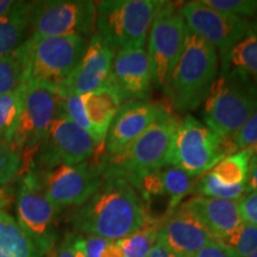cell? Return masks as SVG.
Wrapping results in <instances>:
<instances>
[{"instance_id": "obj_1", "label": "cell", "mask_w": 257, "mask_h": 257, "mask_svg": "<svg viewBox=\"0 0 257 257\" xmlns=\"http://www.w3.org/2000/svg\"><path fill=\"white\" fill-rule=\"evenodd\" d=\"M149 212L134 186L120 176H107L94 194L76 207L70 220L88 236L117 242L143 226Z\"/></svg>"}, {"instance_id": "obj_2", "label": "cell", "mask_w": 257, "mask_h": 257, "mask_svg": "<svg viewBox=\"0 0 257 257\" xmlns=\"http://www.w3.org/2000/svg\"><path fill=\"white\" fill-rule=\"evenodd\" d=\"M218 69L217 50L188 30L181 56L163 87L174 111L188 113L205 102L219 74Z\"/></svg>"}, {"instance_id": "obj_3", "label": "cell", "mask_w": 257, "mask_h": 257, "mask_svg": "<svg viewBox=\"0 0 257 257\" xmlns=\"http://www.w3.org/2000/svg\"><path fill=\"white\" fill-rule=\"evenodd\" d=\"M80 36H31L16 49L22 83L57 89L69 78L87 48Z\"/></svg>"}, {"instance_id": "obj_4", "label": "cell", "mask_w": 257, "mask_h": 257, "mask_svg": "<svg viewBox=\"0 0 257 257\" xmlns=\"http://www.w3.org/2000/svg\"><path fill=\"white\" fill-rule=\"evenodd\" d=\"M223 64L204 102V121L224 138L238 133L257 112V85L239 69Z\"/></svg>"}, {"instance_id": "obj_5", "label": "cell", "mask_w": 257, "mask_h": 257, "mask_svg": "<svg viewBox=\"0 0 257 257\" xmlns=\"http://www.w3.org/2000/svg\"><path fill=\"white\" fill-rule=\"evenodd\" d=\"M179 119L170 111L154 121L136 140L119 152L100 156L102 176L127 179L168 165V154Z\"/></svg>"}, {"instance_id": "obj_6", "label": "cell", "mask_w": 257, "mask_h": 257, "mask_svg": "<svg viewBox=\"0 0 257 257\" xmlns=\"http://www.w3.org/2000/svg\"><path fill=\"white\" fill-rule=\"evenodd\" d=\"M157 0H104L95 6V34L115 53L144 48Z\"/></svg>"}, {"instance_id": "obj_7", "label": "cell", "mask_w": 257, "mask_h": 257, "mask_svg": "<svg viewBox=\"0 0 257 257\" xmlns=\"http://www.w3.org/2000/svg\"><path fill=\"white\" fill-rule=\"evenodd\" d=\"M226 156L223 137L191 114L179 120L170 143L168 165L200 178Z\"/></svg>"}, {"instance_id": "obj_8", "label": "cell", "mask_w": 257, "mask_h": 257, "mask_svg": "<svg viewBox=\"0 0 257 257\" xmlns=\"http://www.w3.org/2000/svg\"><path fill=\"white\" fill-rule=\"evenodd\" d=\"M187 32V24L180 14V5L159 2L147 40L153 83L157 87H165L184 50Z\"/></svg>"}, {"instance_id": "obj_9", "label": "cell", "mask_w": 257, "mask_h": 257, "mask_svg": "<svg viewBox=\"0 0 257 257\" xmlns=\"http://www.w3.org/2000/svg\"><path fill=\"white\" fill-rule=\"evenodd\" d=\"M91 160L75 166L63 165L30 172L44 197L57 211L70 206L79 207L94 194L104 180L99 161Z\"/></svg>"}, {"instance_id": "obj_10", "label": "cell", "mask_w": 257, "mask_h": 257, "mask_svg": "<svg viewBox=\"0 0 257 257\" xmlns=\"http://www.w3.org/2000/svg\"><path fill=\"white\" fill-rule=\"evenodd\" d=\"M100 152H104V144L74 124L62 112L51 123L40 146L28 153H34L36 159L31 169H49L56 166L79 165Z\"/></svg>"}, {"instance_id": "obj_11", "label": "cell", "mask_w": 257, "mask_h": 257, "mask_svg": "<svg viewBox=\"0 0 257 257\" xmlns=\"http://www.w3.org/2000/svg\"><path fill=\"white\" fill-rule=\"evenodd\" d=\"M95 6L89 0H47L31 3L29 23L32 36H80L95 34Z\"/></svg>"}, {"instance_id": "obj_12", "label": "cell", "mask_w": 257, "mask_h": 257, "mask_svg": "<svg viewBox=\"0 0 257 257\" xmlns=\"http://www.w3.org/2000/svg\"><path fill=\"white\" fill-rule=\"evenodd\" d=\"M60 113L62 96L56 89L23 85V107L10 148L19 155L36 149Z\"/></svg>"}, {"instance_id": "obj_13", "label": "cell", "mask_w": 257, "mask_h": 257, "mask_svg": "<svg viewBox=\"0 0 257 257\" xmlns=\"http://www.w3.org/2000/svg\"><path fill=\"white\" fill-rule=\"evenodd\" d=\"M57 212L38 187L32 172L27 170L16 194L17 223L43 256L55 246Z\"/></svg>"}, {"instance_id": "obj_14", "label": "cell", "mask_w": 257, "mask_h": 257, "mask_svg": "<svg viewBox=\"0 0 257 257\" xmlns=\"http://www.w3.org/2000/svg\"><path fill=\"white\" fill-rule=\"evenodd\" d=\"M188 30L210 43L220 59L229 55L249 31L246 19L230 16L204 5L200 0L180 5Z\"/></svg>"}, {"instance_id": "obj_15", "label": "cell", "mask_w": 257, "mask_h": 257, "mask_svg": "<svg viewBox=\"0 0 257 257\" xmlns=\"http://www.w3.org/2000/svg\"><path fill=\"white\" fill-rule=\"evenodd\" d=\"M114 55L115 51L100 36L94 34L78 66L56 92L61 96L85 95L100 88L110 78Z\"/></svg>"}, {"instance_id": "obj_16", "label": "cell", "mask_w": 257, "mask_h": 257, "mask_svg": "<svg viewBox=\"0 0 257 257\" xmlns=\"http://www.w3.org/2000/svg\"><path fill=\"white\" fill-rule=\"evenodd\" d=\"M168 111L165 105L149 100L123 102L106 135L105 155L119 152L140 137L154 121Z\"/></svg>"}, {"instance_id": "obj_17", "label": "cell", "mask_w": 257, "mask_h": 257, "mask_svg": "<svg viewBox=\"0 0 257 257\" xmlns=\"http://www.w3.org/2000/svg\"><path fill=\"white\" fill-rule=\"evenodd\" d=\"M111 79L123 102L148 100L153 88V74L144 48H128L115 53Z\"/></svg>"}, {"instance_id": "obj_18", "label": "cell", "mask_w": 257, "mask_h": 257, "mask_svg": "<svg viewBox=\"0 0 257 257\" xmlns=\"http://www.w3.org/2000/svg\"><path fill=\"white\" fill-rule=\"evenodd\" d=\"M239 200L194 195L182 202L176 210L189 214L201 224L214 239L221 240L242 224Z\"/></svg>"}, {"instance_id": "obj_19", "label": "cell", "mask_w": 257, "mask_h": 257, "mask_svg": "<svg viewBox=\"0 0 257 257\" xmlns=\"http://www.w3.org/2000/svg\"><path fill=\"white\" fill-rule=\"evenodd\" d=\"M159 238L178 257H193L216 240L194 218L180 210L163 217Z\"/></svg>"}, {"instance_id": "obj_20", "label": "cell", "mask_w": 257, "mask_h": 257, "mask_svg": "<svg viewBox=\"0 0 257 257\" xmlns=\"http://www.w3.org/2000/svg\"><path fill=\"white\" fill-rule=\"evenodd\" d=\"M123 104V99L111 76L100 88L83 95V107L93 137L99 143H105L108 127Z\"/></svg>"}, {"instance_id": "obj_21", "label": "cell", "mask_w": 257, "mask_h": 257, "mask_svg": "<svg viewBox=\"0 0 257 257\" xmlns=\"http://www.w3.org/2000/svg\"><path fill=\"white\" fill-rule=\"evenodd\" d=\"M0 257H43L17 220L4 210H0Z\"/></svg>"}, {"instance_id": "obj_22", "label": "cell", "mask_w": 257, "mask_h": 257, "mask_svg": "<svg viewBox=\"0 0 257 257\" xmlns=\"http://www.w3.org/2000/svg\"><path fill=\"white\" fill-rule=\"evenodd\" d=\"M31 3L19 2L9 15L0 17V57L10 55L19 47L29 24Z\"/></svg>"}, {"instance_id": "obj_23", "label": "cell", "mask_w": 257, "mask_h": 257, "mask_svg": "<svg viewBox=\"0 0 257 257\" xmlns=\"http://www.w3.org/2000/svg\"><path fill=\"white\" fill-rule=\"evenodd\" d=\"M160 178L165 197H168V208L165 214V217H167L181 205L182 200L187 195L194 193L199 178H193L184 170L170 165L160 169Z\"/></svg>"}, {"instance_id": "obj_24", "label": "cell", "mask_w": 257, "mask_h": 257, "mask_svg": "<svg viewBox=\"0 0 257 257\" xmlns=\"http://www.w3.org/2000/svg\"><path fill=\"white\" fill-rule=\"evenodd\" d=\"M162 221L163 217L156 218L149 214L141 229L123 239L117 240L123 257H149L150 251L159 239Z\"/></svg>"}, {"instance_id": "obj_25", "label": "cell", "mask_w": 257, "mask_h": 257, "mask_svg": "<svg viewBox=\"0 0 257 257\" xmlns=\"http://www.w3.org/2000/svg\"><path fill=\"white\" fill-rule=\"evenodd\" d=\"M250 165H251V153L250 149H244L224 157L218 165L213 167L211 172L224 185H245Z\"/></svg>"}, {"instance_id": "obj_26", "label": "cell", "mask_w": 257, "mask_h": 257, "mask_svg": "<svg viewBox=\"0 0 257 257\" xmlns=\"http://www.w3.org/2000/svg\"><path fill=\"white\" fill-rule=\"evenodd\" d=\"M223 63L239 69L257 85V36L248 31L245 37L223 60Z\"/></svg>"}, {"instance_id": "obj_27", "label": "cell", "mask_w": 257, "mask_h": 257, "mask_svg": "<svg viewBox=\"0 0 257 257\" xmlns=\"http://www.w3.org/2000/svg\"><path fill=\"white\" fill-rule=\"evenodd\" d=\"M23 107V83L22 87L10 94L0 95V140L10 144L17 127Z\"/></svg>"}, {"instance_id": "obj_28", "label": "cell", "mask_w": 257, "mask_h": 257, "mask_svg": "<svg viewBox=\"0 0 257 257\" xmlns=\"http://www.w3.org/2000/svg\"><path fill=\"white\" fill-rule=\"evenodd\" d=\"M193 194L200 197L239 200L246 194L245 185H224L212 172H208L198 179Z\"/></svg>"}, {"instance_id": "obj_29", "label": "cell", "mask_w": 257, "mask_h": 257, "mask_svg": "<svg viewBox=\"0 0 257 257\" xmlns=\"http://www.w3.org/2000/svg\"><path fill=\"white\" fill-rule=\"evenodd\" d=\"M218 242L223 243L237 257H248L257 251V226L242 221L232 233Z\"/></svg>"}, {"instance_id": "obj_30", "label": "cell", "mask_w": 257, "mask_h": 257, "mask_svg": "<svg viewBox=\"0 0 257 257\" xmlns=\"http://www.w3.org/2000/svg\"><path fill=\"white\" fill-rule=\"evenodd\" d=\"M224 146L227 156L244 149H250L257 143V112L252 115L238 133L224 137Z\"/></svg>"}, {"instance_id": "obj_31", "label": "cell", "mask_w": 257, "mask_h": 257, "mask_svg": "<svg viewBox=\"0 0 257 257\" xmlns=\"http://www.w3.org/2000/svg\"><path fill=\"white\" fill-rule=\"evenodd\" d=\"M204 5L242 19H251L257 12V0H200Z\"/></svg>"}, {"instance_id": "obj_32", "label": "cell", "mask_w": 257, "mask_h": 257, "mask_svg": "<svg viewBox=\"0 0 257 257\" xmlns=\"http://www.w3.org/2000/svg\"><path fill=\"white\" fill-rule=\"evenodd\" d=\"M22 87L21 67L14 54L0 57V95L10 94Z\"/></svg>"}, {"instance_id": "obj_33", "label": "cell", "mask_w": 257, "mask_h": 257, "mask_svg": "<svg viewBox=\"0 0 257 257\" xmlns=\"http://www.w3.org/2000/svg\"><path fill=\"white\" fill-rule=\"evenodd\" d=\"M21 161V155L14 152L5 141L0 140V188H5L17 175Z\"/></svg>"}, {"instance_id": "obj_34", "label": "cell", "mask_w": 257, "mask_h": 257, "mask_svg": "<svg viewBox=\"0 0 257 257\" xmlns=\"http://www.w3.org/2000/svg\"><path fill=\"white\" fill-rule=\"evenodd\" d=\"M62 112L74 124L78 125L82 130L87 131L93 137L92 127L88 123L85 107H83V95L70 94L62 96Z\"/></svg>"}, {"instance_id": "obj_35", "label": "cell", "mask_w": 257, "mask_h": 257, "mask_svg": "<svg viewBox=\"0 0 257 257\" xmlns=\"http://www.w3.org/2000/svg\"><path fill=\"white\" fill-rule=\"evenodd\" d=\"M51 252V257H86L83 237L69 234L63 239L59 248Z\"/></svg>"}, {"instance_id": "obj_36", "label": "cell", "mask_w": 257, "mask_h": 257, "mask_svg": "<svg viewBox=\"0 0 257 257\" xmlns=\"http://www.w3.org/2000/svg\"><path fill=\"white\" fill-rule=\"evenodd\" d=\"M242 220L257 226V192L248 193L239 200Z\"/></svg>"}, {"instance_id": "obj_37", "label": "cell", "mask_w": 257, "mask_h": 257, "mask_svg": "<svg viewBox=\"0 0 257 257\" xmlns=\"http://www.w3.org/2000/svg\"><path fill=\"white\" fill-rule=\"evenodd\" d=\"M193 257H237L229 248L223 243L213 240L204 246L200 251H198Z\"/></svg>"}, {"instance_id": "obj_38", "label": "cell", "mask_w": 257, "mask_h": 257, "mask_svg": "<svg viewBox=\"0 0 257 257\" xmlns=\"http://www.w3.org/2000/svg\"><path fill=\"white\" fill-rule=\"evenodd\" d=\"M107 239L100 238V237L88 236L83 238V245H85L86 257H101L102 250L105 249Z\"/></svg>"}, {"instance_id": "obj_39", "label": "cell", "mask_w": 257, "mask_h": 257, "mask_svg": "<svg viewBox=\"0 0 257 257\" xmlns=\"http://www.w3.org/2000/svg\"><path fill=\"white\" fill-rule=\"evenodd\" d=\"M149 257H178L174 252H172L170 250L167 248V245L162 242L160 238L157 239V242L154 248L150 251Z\"/></svg>"}, {"instance_id": "obj_40", "label": "cell", "mask_w": 257, "mask_h": 257, "mask_svg": "<svg viewBox=\"0 0 257 257\" xmlns=\"http://www.w3.org/2000/svg\"><path fill=\"white\" fill-rule=\"evenodd\" d=\"M246 194L248 193H255L257 192V163L250 166L249 175L246 179Z\"/></svg>"}, {"instance_id": "obj_41", "label": "cell", "mask_w": 257, "mask_h": 257, "mask_svg": "<svg viewBox=\"0 0 257 257\" xmlns=\"http://www.w3.org/2000/svg\"><path fill=\"white\" fill-rule=\"evenodd\" d=\"M101 257H123V252H121L120 245L118 244V242L108 240L105 249L102 250Z\"/></svg>"}, {"instance_id": "obj_42", "label": "cell", "mask_w": 257, "mask_h": 257, "mask_svg": "<svg viewBox=\"0 0 257 257\" xmlns=\"http://www.w3.org/2000/svg\"><path fill=\"white\" fill-rule=\"evenodd\" d=\"M19 2H12V0H0V17L9 15L17 8Z\"/></svg>"}, {"instance_id": "obj_43", "label": "cell", "mask_w": 257, "mask_h": 257, "mask_svg": "<svg viewBox=\"0 0 257 257\" xmlns=\"http://www.w3.org/2000/svg\"><path fill=\"white\" fill-rule=\"evenodd\" d=\"M11 193H10L9 189L6 188H0V210H4V207L8 206V205L11 202Z\"/></svg>"}, {"instance_id": "obj_44", "label": "cell", "mask_w": 257, "mask_h": 257, "mask_svg": "<svg viewBox=\"0 0 257 257\" xmlns=\"http://www.w3.org/2000/svg\"><path fill=\"white\" fill-rule=\"evenodd\" d=\"M248 23H249V31L255 35V36H257V12L251 19H249Z\"/></svg>"}, {"instance_id": "obj_45", "label": "cell", "mask_w": 257, "mask_h": 257, "mask_svg": "<svg viewBox=\"0 0 257 257\" xmlns=\"http://www.w3.org/2000/svg\"><path fill=\"white\" fill-rule=\"evenodd\" d=\"M250 153H251V165H255V163H257V143L250 148Z\"/></svg>"}, {"instance_id": "obj_46", "label": "cell", "mask_w": 257, "mask_h": 257, "mask_svg": "<svg viewBox=\"0 0 257 257\" xmlns=\"http://www.w3.org/2000/svg\"><path fill=\"white\" fill-rule=\"evenodd\" d=\"M248 257H257V251H255L253 253H251V255L248 256Z\"/></svg>"}]
</instances>
